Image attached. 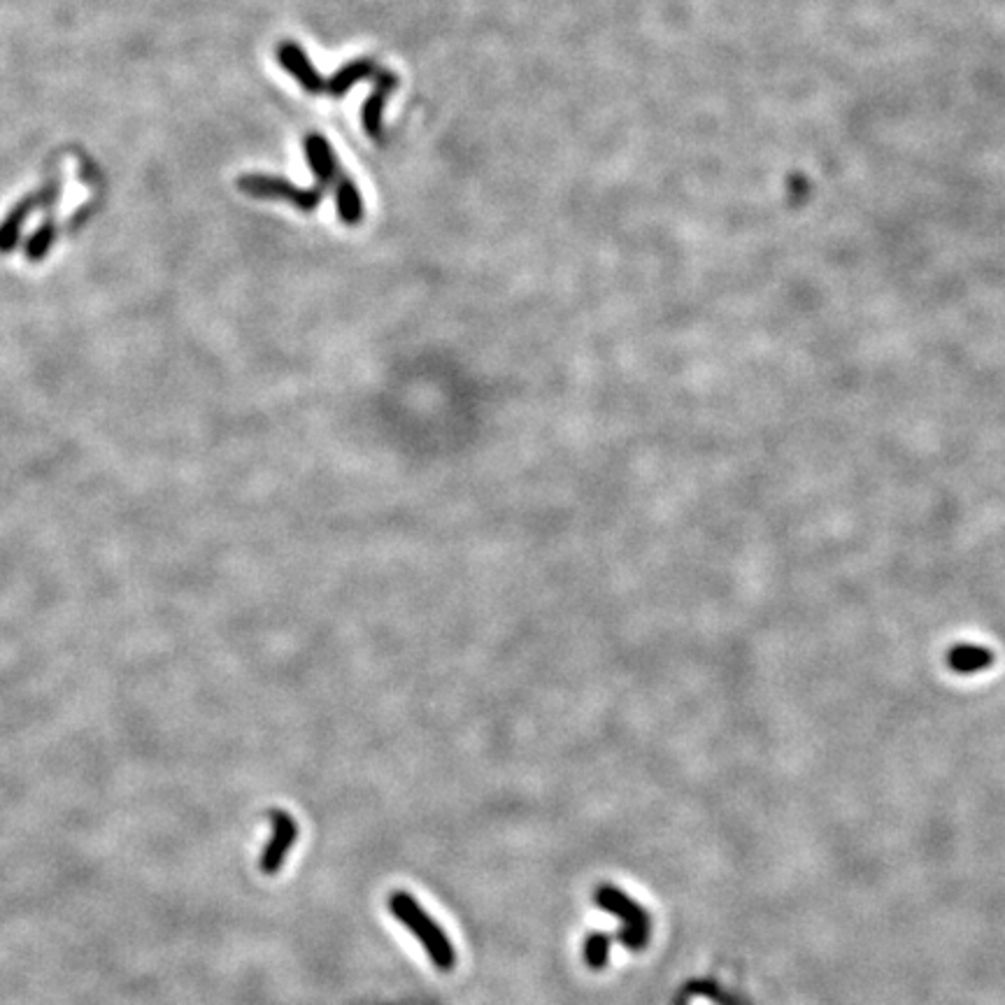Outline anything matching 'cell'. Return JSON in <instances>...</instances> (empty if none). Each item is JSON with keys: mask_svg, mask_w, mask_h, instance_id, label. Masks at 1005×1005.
<instances>
[{"mask_svg": "<svg viewBox=\"0 0 1005 1005\" xmlns=\"http://www.w3.org/2000/svg\"><path fill=\"white\" fill-rule=\"evenodd\" d=\"M375 73H377V66L370 59H359V61L347 63L345 68H340L338 73L331 77V82H326V94L345 96L356 82L366 80V77H375Z\"/></svg>", "mask_w": 1005, "mask_h": 1005, "instance_id": "10", "label": "cell"}, {"mask_svg": "<svg viewBox=\"0 0 1005 1005\" xmlns=\"http://www.w3.org/2000/svg\"><path fill=\"white\" fill-rule=\"evenodd\" d=\"M59 196H61V182L49 180L45 187H42L40 194H35V205H38V208H52V205L59 201Z\"/></svg>", "mask_w": 1005, "mask_h": 1005, "instance_id": "14", "label": "cell"}, {"mask_svg": "<svg viewBox=\"0 0 1005 1005\" xmlns=\"http://www.w3.org/2000/svg\"><path fill=\"white\" fill-rule=\"evenodd\" d=\"M596 901H598V905H601V908H605L608 912H612V915H617L619 919H622L626 943H629L631 947L645 945L650 924H647L645 910L640 908L636 901H631V898L626 896L624 892H619V889H612V887L598 889Z\"/></svg>", "mask_w": 1005, "mask_h": 1005, "instance_id": "3", "label": "cell"}, {"mask_svg": "<svg viewBox=\"0 0 1005 1005\" xmlns=\"http://www.w3.org/2000/svg\"><path fill=\"white\" fill-rule=\"evenodd\" d=\"M305 156H308L312 173H315L322 187H326V184L338 177V161H335V156L331 152L329 140L322 138V135L312 133L305 138Z\"/></svg>", "mask_w": 1005, "mask_h": 1005, "instance_id": "8", "label": "cell"}, {"mask_svg": "<svg viewBox=\"0 0 1005 1005\" xmlns=\"http://www.w3.org/2000/svg\"><path fill=\"white\" fill-rule=\"evenodd\" d=\"M238 187L254 198H282L303 212H315L324 198L322 184H317L315 189H298L289 180L270 175H245L238 180Z\"/></svg>", "mask_w": 1005, "mask_h": 1005, "instance_id": "2", "label": "cell"}, {"mask_svg": "<svg viewBox=\"0 0 1005 1005\" xmlns=\"http://www.w3.org/2000/svg\"><path fill=\"white\" fill-rule=\"evenodd\" d=\"M947 666L959 675H975L994 664V652L985 645L975 643H959L947 650Z\"/></svg>", "mask_w": 1005, "mask_h": 1005, "instance_id": "7", "label": "cell"}, {"mask_svg": "<svg viewBox=\"0 0 1005 1005\" xmlns=\"http://www.w3.org/2000/svg\"><path fill=\"white\" fill-rule=\"evenodd\" d=\"M298 838V826L287 812H273V838L261 857V871L273 875L284 866V859Z\"/></svg>", "mask_w": 1005, "mask_h": 1005, "instance_id": "5", "label": "cell"}, {"mask_svg": "<svg viewBox=\"0 0 1005 1005\" xmlns=\"http://www.w3.org/2000/svg\"><path fill=\"white\" fill-rule=\"evenodd\" d=\"M56 242V224L52 219L42 222L35 231L31 233V238L26 242V259L31 263H40L49 254V249Z\"/></svg>", "mask_w": 1005, "mask_h": 1005, "instance_id": "12", "label": "cell"}, {"mask_svg": "<svg viewBox=\"0 0 1005 1005\" xmlns=\"http://www.w3.org/2000/svg\"><path fill=\"white\" fill-rule=\"evenodd\" d=\"M394 87H396V75L387 73V70H377L375 91L368 96V101L363 103V114H361L363 128H366V133L370 135V138H380L384 103H387V98H389L391 91H394Z\"/></svg>", "mask_w": 1005, "mask_h": 1005, "instance_id": "6", "label": "cell"}, {"mask_svg": "<svg viewBox=\"0 0 1005 1005\" xmlns=\"http://www.w3.org/2000/svg\"><path fill=\"white\" fill-rule=\"evenodd\" d=\"M35 208H38V205H35V196H28L7 212V217L0 222V254H10L17 249L26 219Z\"/></svg>", "mask_w": 1005, "mask_h": 1005, "instance_id": "9", "label": "cell"}, {"mask_svg": "<svg viewBox=\"0 0 1005 1005\" xmlns=\"http://www.w3.org/2000/svg\"><path fill=\"white\" fill-rule=\"evenodd\" d=\"M277 61L282 63L284 70H287V73L294 77L308 94L317 96L326 91V82L322 80V75L317 73V68L312 66V61L308 59V54H305V49L301 45L289 40L282 42V45L277 47Z\"/></svg>", "mask_w": 1005, "mask_h": 1005, "instance_id": "4", "label": "cell"}, {"mask_svg": "<svg viewBox=\"0 0 1005 1005\" xmlns=\"http://www.w3.org/2000/svg\"><path fill=\"white\" fill-rule=\"evenodd\" d=\"M608 950H610L608 938H605L603 933H594V936H591L587 940V950H584V954H587L589 966L591 968H603L605 961H608Z\"/></svg>", "mask_w": 1005, "mask_h": 1005, "instance_id": "13", "label": "cell"}, {"mask_svg": "<svg viewBox=\"0 0 1005 1005\" xmlns=\"http://www.w3.org/2000/svg\"><path fill=\"white\" fill-rule=\"evenodd\" d=\"M335 198H338V215L347 226H356L363 219V201L359 189L352 180L340 177L335 184Z\"/></svg>", "mask_w": 1005, "mask_h": 1005, "instance_id": "11", "label": "cell"}, {"mask_svg": "<svg viewBox=\"0 0 1005 1005\" xmlns=\"http://www.w3.org/2000/svg\"><path fill=\"white\" fill-rule=\"evenodd\" d=\"M389 908L394 912V917L398 922L408 926V929L415 933V938L424 945V950L433 959V964L443 971H449L454 966V947L449 943V938L443 933V929L433 922L422 905H419L415 898L405 892H396L389 898Z\"/></svg>", "mask_w": 1005, "mask_h": 1005, "instance_id": "1", "label": "cell"}]
</instances>
